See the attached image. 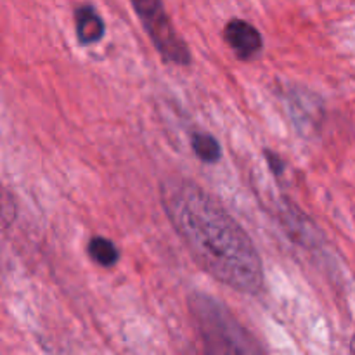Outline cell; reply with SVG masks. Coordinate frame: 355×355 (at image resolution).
Segmentation results:
<instances>
[{
	"mask_svg": "<svg viewBox=\"0 0 355 355\" xmlns=\"http://www.w3.org/2000/svg\"><path fill=\"white\" fill-rule=\"evenodd\" d=\"M162 203L205 272L241 293L262 291L263 267L255 245L211 194L191 180L172 177L162 184Z\"/></svg>",
	"mask_w": 355,
	"mask_h": 355,
	"instance_id": "obj_1",
	"label": "cell"
},
{
	"mask_svg": "<svg viewBox=\"0 0 355 355\" xmlns=\"http://www.w3.org/2000/svg\"><path fill=\"white\" fill-rule=\"evenodd\" d=\"M191 311L210 352L248 354L259 350L257 343L232 318L231 312L225 311L214 298L196 295L191 298Z\"/></svg>",
	"mask_w": 355,
	"mask_h": 355,
	"instance_id": "obj_2",
	"label": "cell"
},
{
	"mask_svg": "<svg viewBox=\"0 0 355 355\" xmlns=\"http://www.w3.org/2000/svg\"><path fill=\"white\" fill-rule=\"evenodd\" d=\"M130 2L163 59L179 66L189 64V49L173 28L162 0H130Z\"/></svg>",
	"mask_w": 355,
	"mask_h": 355,
	"instance_id": "obj_3",
	"label": "cell"
},
{
	"mask_svg": "<svg viewBox=\"0 0 355 355\" xmlns=\"http://www.w3.org/2000/svg\"><path fill=\"white\" fill-rule=\"evenodd\" d=\"M224 38L239 59H252L262 51V35L248 21H229L225 24Z\"/></svg>",
	"mask_w": 355,
	"mask_h": 355,
	"instance_id": "obj_4",
	"label": "cell"
},
{
	"mask_svg": "<svg viewBox=\"0 0 355 355\" xmlns=\"http://www.w3.org/2000/svg\"><path fill=\"white\" fill-rule=\"evenodd\" d=\"M75 30L80 44L90 45L104 37L103 17L90 6H82L75 10Z\"/></svg>",
	"mask_w": 355,
	"mask_h": 355,
	"instance_id": "obj_5",
	"label": "cell"
},
{
	"mask_svg": "<svg viewBox=\"0 0 355 355\" xmlns=\"http://www.w3.org/2000/svg\"><path fill=\"white\" fill-rule=\"evenodd\" d=\"M87 252H89V257L94 262L103 267H113L120 259V252L113 245V241L103 238V236H96V238L90 239Z\"/></svg>",
	"mask_w": 355,
	"mask_h": 355,
	"instance_id": "obj_6",
	"label": "cell"
},
{
	"mask_svg": "<svg viewBox=\"0 0 355 355\" xmlns=\"http://www.w3.org/2000/svg\"><path fill=\"white\" fill-rule=\"evenodd\" d=\"M193 149L196 153L198 158L205 163H217L220 159V144L217 139L210 134H194L193 139Z\"/></svg>",
	"mask_w": 355,
	"mask_h": 355,
	"instance_id": "obj_7",
	"label": "cell"
},
{
	"mask_svg": "<svg viewBox=\"0 0 355 355\" xmlns=\"http://www.w3.org/2000/svg\"><path fill=\"white\" fill-rule=\"evenodd\" d=\"M17 214L16 201H14L12 194L2 186L0 182V231L7 229L14 222Z\"/></svg>",
	"mask_w": 355,
	"mask_h": 355,
	"instance_id": "obj_8",
	"label": "cell"
}]
</instances>
